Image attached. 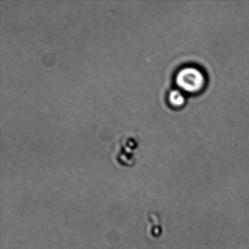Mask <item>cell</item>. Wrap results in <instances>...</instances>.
<instances>
[{
	"mask_svg": "<svg viewBox=\"0 0 249 249\" xmlns=\"http://www.w3.org/2000/svg\"><path fill=\"white\" fill-rule=\"evenodd\" d=\"M168 100L170 104L173 107H181L186 103V95L183 91L179 89H176L169 93Z\"/></svg>",
	"mask_w": 249,
	"mask_h": 249,
	"instance_id": "2",
	"label": "cell"
},
{
	"mask_svg": "<svg viewBox=\"0 0 249 249\" xmlns=\"http://www.w3.org/2000/svg\"><path fill=\"white\" fill-rule=\"evenodd\" d=\"M206 75L202 69L193 65L180 68L176 75V83L179 89L184 93L195 94L206 85Z\"/></svg>",
	"mask_w": 249,
	"mask_h": 249,
	"instance_id": "1",
	"label": "cell"
}]
</instances>
